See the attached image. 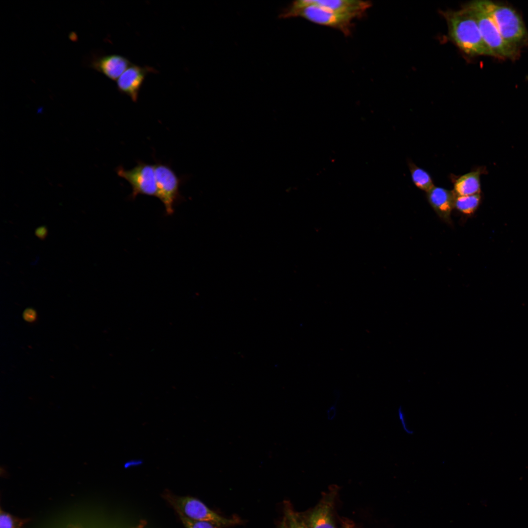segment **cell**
<instances>
[{"mask_svg":"<svg viewBox=\"0 0 528 528\" xmlns=\"http://www.w3.org/2000/svg\"><path fill=\"white\" fill-rule=\"evenodd\" d=\"M445 16L450 37L462 51L471 55L494 56L484 43L477 22L467 5L447 12Z\"/></svg>","mask_w":528,"mask_h":528,"instance_id":"1","label":"cell"},{"mask_svg":"<svg viewBox=\"0 0 528 528\" xmlns=\"http://www.w3.org/2000/svg\"><path fill=\"white\" fill-rule=\"evenodd\" d=\"M281 18L300 17L316 24L338 29L348 35L355 17L336 13L321 6L304 4L302 0H296L280 15Z\"/></svg>","mask_w":528,"mask_h":528,"instance_id":"2","label":"cell"},{"mask_svg":"<svg viewBox=\"0 0 528 528\" xmlns=\"http://www.w3.org/2000/svg\"><path fill=\"white\" fill-rule=\"evenodd\" d=\"M178 516L193 521L209 523L217 528L232 526L240 523L238 518H228L220 515L197 498L190 496H177L168 491L163 495Z\"/></svg>","mask_w":528,"mask_h":528,"instance_id":"3","label":"cell"},{"mask_svg":"<svg viewBox=\"0 0 528 528\" xmlns=\"http://www.w3.org/2000/svg\"><path fill=\"white\" fill-rule=\"evenodd\" d=\"M467 5L477 22L484 43L494 56L503 58L516 57L517 54L516 47L508 44L503 38L482 0L474 1Z\"/></svg>","mask_w":528,"mask_h":528,"instance_id":"4","label":"cell"},{"mask_svg":"<svg viewBox=\"0 0 528 528\" xmlns=\"http://www.w3.org/2000/svg\"><path fill=\"white\" fill-rule=\"evenodd\" d=\"M501 36L508 44L516 47L527 36L525 24L513 9L489 0H482Z\"/></svg>","mask_w":528,"mask_h":528,"instance_id":"5","label":"cell"},{"mask_svg":"<svg viewBox=\"0 0 528 528\" xmlns=\"http://www.w3.org/2000/svg\"><path fill=\"white\" fill-rule=\"evenodd\" d=\"M117 175L130 184L132 199L138 195L157 197V187L154 165L139 161L133 168L126 170L120 166L117 169Z\"/></svg>","mask_w":528,"mask_h":528,"instance_id":"6","label":"cell"},{"mask_svg":"<svg viewBox=\"0 0 528 528\" xmlns=\"http://www.w3.org/2000/svg\"><path fill=\"white\" fill-rule=\"evenodd\" d=\"M157 187V198L163 204L167 215L174 211V205L180 198V178L167 164L157 162L154 165Z\"/></svg>","mask_w":528,"mask_h":528,"instance_id":"7","label":"cell"},{"mask_svg":"<svg viewBox=\"0 0 528 528\" xmlns=\"http://www.w3.org/2000/svg\"><path fill=\"white\" fill-rule=\"evenodd\" d=\"M152 72H156V70L153 67L141 66L132 64L117 79L116 85L118 90L121 93L128 96L132 101L136 102L146 77Z\"/></svg>","mask_w":528,"mask_h":528,"instance_id":"8","label":"cell"},{"mask_svg":"<svg viewBox=\"0 0 528 528\" xmlns=\"http://www.w3.org/2000/svg\"><path fill=\"white\" fill-rule=\"evenodd\" d=\"M456 195L453 190L434 186L426 192L428 202L437 215L447 223H451Z\"/></svg>","mask_w":528,"mask_h":528,"instance_id":"9","label":"cell"},{"mask_svg":"<svg viewBox=\"0 0 528 528\" xmlns=\"http://www.w3.org/2000/svg\"><path fill=\"white\" fill-rule=\"evenodd\" d=\"M304 4H314L332 11L350 15L356 18L362 16L371 6L369 1L358 0H302Z\"/></svg>","mask_w":528,"mask_h":528,"instance_id":"10","label":"cell"},{"mask_svg":"<svg viewBox=\"0 0 528 528\" xmlns=\"http://www.w3.org/2000/svg\"><path fill=\"white\" fill-rule=\"evenodd\" d=\"M334 496H324L304 519L308 528H335L332 515Z\"/></svg>","mask_w":528,"mask_h":528,"instance_id":"11","label":"cell"},{"mask_svg":"<svg viewBox=\"0 0 528 528\" xmlns=\"http://www.w3.org/2000/svg\"><path fill=\"white\" fill-rule=\"evenodd\" d=\"M92 66L111 80L115 81L132 64L125 57L118 55H107L97 57L92 62Z\"/></svg>","mask_w":528,"mask_h":528,"instance_id":"12","label":"cell"},{"mask_svg":"<svg viewBox=\"0 0 528 528\" xmlns=\"http://www.w3.org/2000/svg\"><path fill=\"white\" fill-rule=\"evenodd\" d=\"M481 168L462 175L454 181L453 190L456 196H468L480 194Z\"/></svg>","mask_w":528,"mask_h":528,"instance_id":"13","label":"cell"},{"mask_svg":"<svg viewBox=\"0 0 528 528\" xmlns=\"http://www.w3.org/2000/svg\"><path fill=\"white\" fill-rule=\"evenodd\" d=\"M408 166L412 180L418 188L427 192L435 186L431 176L426 171L411 161L408 163Z\"/></svg>","mask_w":528,"mask_h":528,"instance_id":"14","label":"cell"},{"mask_svg":"<svg viewBox=\"0 0 528 528\" xmlns=\"http://www.w3.org/2000/svg\"><path fill=\"white\" fill-rule=\"evenodd\" d=\"M480 194L456 196L454 208L464 215H472L477 210L481 202Z\"/></svg>","mask_w":528,"mask_h":528,"instance_id":"15","label":"cell"},{"mask_svg":"<svg viewBox=\"0 0 528 528\" xmlns=\"http://www.w3.org/2000/svg\"><path fill=\"white\" fill-rule=\"evenodd\" d=\"M30 521L29 518H20L0 510V528H23Z\"/></svg>","mask_w":528,"mask_h":528,"instance_id":"16","label":"cell"},{"mask_svg":"<svg viewBox=\"0 0 528 528\" xmlns=\"http://www.w3.org/2000/svg\"><path fill=\"white\" fill-rule=\"evenodd\" d=\"M284 516L289 528H308L304 519L294 512L289 505L286 506Z\"/></svg>","mask_w":528,"mask_h":528,"instance_id":"17","label":"cell"},{"mask_svg":"<svg viewBox=\"0 0 528 528\" xmlns=\"http://www.w3.org/2000/svg\"><path fill=\"white\" fill-rule=\"evenodd\" d=\"M185 528H217L213 525L205 522L193 521L178 516Z\"/></svg>","mask_w":528,"mask_h":528,"instance_id":"18","label":"cell"},{"mask_svg":"<svg viewBox=\"0 0 528 528\" xmlns=\"http://www.w3.org/2000/svg\"><path fill=\"white\" fill-rule=\"evenodd\" d=\"M397 414L398 418L400 422L401 425L402 427L403 430L407 434L411 435L413 433V431L410 429L407 425L405 414L403 409L401 406L398 407L397 410Z\"/></svg>","mask_w":528,"mask_h":528,"instance_id":"19","label":"cell"},{"mask_svg":"<svg viewBox=\"0 0 528 528\" xmlns=\"http://www.w3.org/2000/svg\"><path fill=\"white\" fill-rule=\"evenodd\" d=\"M23 316L26 321L32 322L36 320V313L33 309L28 308L24 311Z\"/></svg>","mask_w":528,"mask_h":528,"instance_id":"20","label":"cell"},{"mask_svg":"<svg viewBox=\"0 0 528 528\" xmlns=\"http://www.w3.org/2000/svg\"><path fill=\"white\" fill-rule=\"evenodd\" d=\"M36 234L41 239L44 238L46 236V229L44 227H40L36 231Z\"/></svg>","mask_w":528,"mask_h":528,"instance_id":"21","label":"cell"},{"mask_svg":"<svg viewBox=\"0 0 528 528\" xmlns=\"http://www.w3.org/2000/svg\"><path fill=\"white\" fill-rule=\"evenodd\" d=\"M280 528H289L285 516L280 525Z\"/></svg>","mask_w":528,"mask_h":528,"instance_id":"22","label":"cell"},{"mask_svg":"<svg viewBox=\"0 0 528 528\" xmlns=\"http://www.w3.org/2000/svg\"><path fill=\"white\" fill-rule=\"evenodd\" d=\"M146 524V523L145 521H141L140 523L134 528H144Z\"/></svg>","mask_w":528,"mask_h":528,"instance_id":"23","label":"cell"},{"mask_svg":"<svg viewBox=\"0 0 528 528\" xmlns=\"http://www.w3.org/2000/svg\"><path fill=\"white\" fill-rule=\"evenodd\" d=\"M341 528H352V527L350 526V525L348 524L343 526Z\"/></svg>","mask_w":528,"mask_h":528,"instance_id":"24","label":"cell"}]
</instances>
